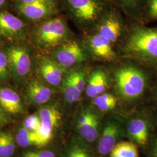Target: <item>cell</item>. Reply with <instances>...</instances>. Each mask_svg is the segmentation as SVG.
Segmentation results:
<instances>
[{
  "mask_svg": "<svg viewBox=\"0 0 157 157\" xmlns=\"http://www.w3.org/2000/svg\"><path fill=\"white\" fill-rule=\"evenodd\" d=\"M134 25L121 40L122 54L136 62L157 66V27Z\"/></svg>",
  "mask_w": 157,
  "mask_h": 157,
  "instance_id": "6da1fadb",
  "label": "cell"
},
{
  "mask_svg": "<svg viewBox=\"0 0 157 157\" xmlns=\"http://www.w3.org/2000/svg\"><path fill=\"white\" fill-rule=\"evenodd\" d=\"M67 15L81 31L92 32L111 5L107 0H62Z\"/></svg>",
  "mask_w": 157,
  "mask_h": 157,
  "instance_id": "7a4b0ae2",
  "label": "cell"
},
{
  "mask_svg": "<svg viewBox=\"0 0 157 157\" xmlns=\"http://www.w3.org/2000/svg\"><path fill=\"white\" fill-rule=\"evenodd\" d=\"M30 37L36 47L48 52L73 38L65 19L56 15L37 23L32 30Z\"/></svg>",
  "mask_w": 157,
  "mask_h": 157,
  "instance_id": "3957f363",
  "label": "cell"
},
{
  "mask_svg": "<svg viewBox=\"0 0 157 157\" xmlns=\"http://www.w3.org/2000/svg\"><path fill=\"white\" fill-rule=\"evenodd\" d=\"M113 77L118 93L126 100H135L146 90L147 76L136 63L125 62L119 65L113 70Z\"/></svg>",
  "mask_w": 157,
  "mask_h": 157,
  "instance_id": "277c9868",
  "label": "cell"
},
{
  "mask_svg": "<svg viewBox=\"0 0 157 157\" xmlns=\"http://www.w3.org/2000/svg\"><path fill=\"white\" fill-rule=\"evenodd\" d=\"M9 63L11 78L17 84H22L28 80L32 73L33 59L26 47L12 45L6 51Z\"/></svg>",
  "mask_w": 157,
  "mask_h": 157,
  "instance_id": "5b68a950",
  "label": "cell"
},
{
  "mask_svg": "<svg viewBox=\"0 0 157 157\" xmlns=\"http://www.w3.org/2000/svg\"><path fill=\"white\" fill-rule=\"evenodd\" d=\"M48 55L69 70L82 65L89 58L83 42L73 38L50 51Z\"/></svg>",
  "mask_w": 157,
  "mask_h": 157,
  "instance_id": "8992f818",
  "label": "cell"
},
{
  "mask_svg": "<svg viewBox=\"0 0 157 157\" xmlns=\"http://www.w3.org/2000/svg\"><path fill=\"white\" fill-rule=\"evenodd\" d=\"M126 31L122 13L110 5L93 32L109 40L115 45L123 39Z\"/></svg>",
  "mask_w": 157,
  "mask_h": 157,
  "instance_id": "52a82bcc",
  "label": "cell"
},
{
  "mask_svg": "<svg viewBox=\"0 0 157 157\" xmlns=\"http://www.w3.org/2000/svg\"><path fill=\"white\" fill-rule=\"evenodd\" d=\"M86 35L83 42L89 58L105 63H113L118 60L114 45L109 40L93 32Z\"/></svg>",
  "mask_w": 157,
  "mask_h": 157,
  "instance_id": "ba28073f",
  "label": "cell"
},
{
  "mask_svg": "<svg viewBox=\"0 0 157 157\" xmlns=\"http://www.w3.org/2000/svg\"><path fill=\"white\" fill-rule=\"evenodd\" d=\"M36 69L41 80L52 87L61 86L63 79L69 71L49 55L40 56L37 58Z\"/></svg>",
  "mask_w": 157,
  "mask_h": 157,
  "instance_id": "9c48e42d",
  "label": "cell"
},
{
  "mask_svg": "<svg viewBox=\"0 0 157 157\" xmlns=\"http://www.w3.org/2000/svg\"><path fill=\"white\" fill-rule=\"evenodd\" d=\"M15 7L21 15L29 21L37 23L56 16L59 12L58 6L43 2H15Z\"/></svg>",
  "mask_w": 157,
  "mask_h": 157,
  "instance_id": "30bf717a",
  "label": "cell"
},
{
  "mask_svg": "<svg viewBox=\"0 0 157 157\" xmlns=\"http://www.w3.org/2000/svg\"><path fill=\"white\" fill-rule=\"evenodd\" d=\"M52 90L48 84L39 78H30L25 89V96L29 104L43 105L50 101Z\"/></svg>",
  "mask_w": 157,
  "mask_h": 157,
  "instance_id": "8fae6325",
  "label": "cell"
},
{
  "mask_svg": "<svg viewBox=\"0 0 157 157\" xmlns=\"http://www.w3.org/2000/svg\"><path fill=\"white\" fill-rule=\"evenodd\" d=\"M26 25L19 17L9 12L0 11V34L8 39H22Z\"/></svg>",
  "mask_w": 157,
  "mask_h": 157,
  "instance_id": "7c38bea8",
  "label": "cell"
},
{
  "mask_svg": "<svg viewBox=\"0 0 157 157\" xmlns=\"http://www.w3.org/2000/svg\"><path fill=\"white\" fill-rule=\"evenodd\" d=\"M107 1L130 20L139 22L144 19L147 0Z\"/></svg>",
  "mask_w": 157,
  "mask_h": 157,
  "instance_id": "4fadbf2b",
  "label": "cell"
},
{
  "mask_svg": "<svg viewBox=\"0 0 157 157\" xmlns=\"http://www.w3.org/2000/svg\"><path fill=\"white\" fill-rule=\"evenodd\" d=\"M41 125L37 131L40 135L48 137H52L53 130L58 126L61 119L59 110L53 105L41 107L39 110Z\"/></svg>",
  "mask_w": 157,
  "mask_h": 157,
  "instance_id": "5bb4252c",
  "label": "cell"
},
{
  "mask_svg": "<svg viewBox=\"0 0 157 157\" xmlns=\"http://www.w3.org/2000/svg\"><path fill=\"white\" fill-rule=\"evenodd\" d=\"M0 107L7 113L18 115L23 112L22 101L16 91L7 87H0Z\"/></svg>",
  "mask_w": 157,
  "mask_h": 157,
  "instance_id": "9a60e30c",
  "label": "cell"
},
{
  "mask_svg": "<svg viewBox=\"0 0 157 157\" xmlns=\"http://www.w3.org/2000/svg\"><path fill=\"white\" fill-rule=\"evenodd\" d=\"M85 91L88 97L94 98L104 93L108 87V78L107 72L102 69H96L91 72L87 81Z\"/></svg>",
  "mask_w": 157,
  "mask_h": 157,
  "instance_id": "2e32d148",
  "label": "cell"
},
{
  "mask_svg": "<svg viewBox=\"0 0 157 157\" xmlns=\"http://www.w3.org/2000/svg\"><path fill=\"white\" fill-rule=\"evenodd\" d=\"M119 134L117 125L113 123H108L105 126L99 141L98 149L102 155L110 153L115 146Z\"/></svg>",
  "mask_w": 157,
  "mask_h": 157,
  "instance_id": "e0dca14e",
  "label": "cell"
},
{
  "mask_svg": "<svg viewBox=\"0 0 157 157\" xmlns=\"http://www.w3.org/2000/svg\"><path fill=\"white\" fill-rule=\"evenodd\" d=\"M130 135L140 145H145L148 141V128L143 119H135L130 122L128 126Z\"/></svg>",
  "mask_w": 157,
  "mask_h": 157,
  "instance_id": "ac0fdd59",
  "label": "cell"
},
{
  "mask_svg": "<svg viewBox=\"0 0 157 157\" xmlns=\"http://www.w3.org/2000/svg\"><path fill=\"white\" fill-rule=\"evenodd\" d=\"M61 86L64 98L67 103L73 104L80 100L82 93L75 84L70 70L63 79Z\"/></svg>",
  "mask_w": 157,
  "mask_h": 157,
  "instance_id": "d6986e66",
  "label": "cell"
},
{
  "mask_svg": "<svg viewBox=\"0 0 157 157\" xmlns=\"http://www.w3.org/2000/svg\"><path fill=\"white\" fill-rule=\"evenodd\" d=\"M79 131L83 137L88 141H94L98 137V120L92 113L90 119L85 124L78 125Z\"/></svg>",
  "mask_w": 157,
  "mask_h": 157,
  "instance_id": "ffe728a7",
  "label": "cell"
},
{
  "mask_svg": "<svg viewBox=\"0 0 157 157\" xmlns=\"http://www.w3.org/2000/svg\"><path fill=\"white\" fill-rule=\"evenodd\" d=\"M110 157H139V152L135 144L123 141L115 145L110 152Z\"/></svg>",
  "mask_w": 157,
  "mask_h": 157,
  "instance_id": "44dd1931",
  "label": "cell"
},
{
  "mask_svg": "<svg viewBox=\"0 0 157 157\" xmlns=\"http://www.w3.org/2000/svg\"><path fill=\"white\" fill-rule=\"evenodd\" d=\"M15 150V141L8 132H0V157H10Z\"/></svg>",
  "mask_w": 157,
  "mask_h": 157,
  "instance_id": "7402d4cb",
  "label": "cell"
},
{
  "mask_svg": "<svg viewBox=\"0 0 157 157\" xmlns=\"http://www.w3.org/2000/svg\"><path fill=\"white\" fill-rule=\"evenodd\" d=\"M94 104L102 112L114 109L117 105V99L115 96L109 93H102L94 98Z\"/></svg>",
  "mask_w": 157,
  "mask_h": 157,
  "instance_id": "603a6c76",
  "label": "cell"
},
{
  "mask_svg": "<svg viewBox=\"0 0 157 157\" xmlns=\"http://www.w3.org/2000/svg\"><path fill=\"white\" fill-rule=\"evenodd\" d=\"M16 141L18 145L22 147L37 145V133L31 132L23 127L19 129L16 136Z\"/></svg>",
  "mask_w": 157,
  "mask_h": 157,
  "instance_id": "cb8c5ba5",
  "label": "cell"
},
{
  "mask_svg": "<svg viewBox=\"0 0 157 157\" xmlns=\"http://www.w3.org/2000/svg\"><path fill=\"white\" fill-rule=\"evenodd\" d=\"M11 78L9 63L6 51H0V82H6Z\"/></svg>",
  "mask_w": 157,
  "mask_h": 157,
  "instance_id": "d4e9b609",
  "label": "cell"
},
{
  "mask_svg": "<svg viewBox=\"0 0 157 157\" xmlns=\"http://www.w3.org/2000/svg\"><path fill=\"white\" fill-rule=\"evenodd\" d=\"M144 19L148 21H157V0H147Z\"/></svg>",
  "mask_w": 157,
  "mask_h": 157,
  "instance_id": "484cf974",
  "label": "cell"
},
{
  "mask_svg": "<svg viewBox=\"0 0 157 157\" xmlns=\"http://www.w3.org/2000/svg\"><path fill=\"white\" fill-rule=\"evenodd\" d=\"M41 121L38 113H34L29 115L23 122V127L31 132H36L39 129Z\"/></svg>",
  "mask_w": 157,
  "mask_h": 157,
  "instance_id": "4316f807",
  "label": "cell"
},
{
  "mask_svg": "<svg viewBox=\"0 0 157 157\" xmlns=\"http://www.w3.org/2000/svg\"><path fill=\"white\" fill-rule=\"evenodd\" d=\"M28 157H55V154L51 151H28L24 154Z\"/></svg>",
  "mask_w": 157,
  "mask_h": 157,
  "instance_id": "83f0119b",
  "label": "cell"
},
{
  "mask_svg": "<svg viewBox=\"0 0 157 157\" xmlns=\"http://www.w3.org/2000/svg\"><path fill=\"white\" fill-rule=\"evenodd\" d=\"M67 157H90L88 154L82 149L75 148L69 154Z\"/></svg>",
  "mask_w": 157,
  "mask_h": 157,
  "instance_id": "f1b7e54d",
  "label": "cell"
},
{
  "mask_svg": "<svg viewBox=\"0 0 157 157\" xmlns=\"http://www.w3.org/2000/svg\"><path fill=\"white\" fill-rule=\"evenodd\" d=\"M15 2H25V3H29V2H43V3H47L51 5L58 6L59 0H15Z\"/></svg>",
  "mask_w": 157,
  "mask_h": 157,
  "instance_id": "f546056e",
  "label": "cell"
},
{
  "mask_svg": "<svg viewBox=\"0 0 157 157\" xmlns=\"http://www.w3.org/2000/svg\"><path fill=\"white\" fill-rule=\"evenodd\" d=\"M8 122V119L6 116V112L0 107V127L4 126Z\"/></svg>",
  "mask_w": 157,
  "mask_h": 157,
  "instance_id": "4dcf8cb0",
  "label": "cell"
},
{
  "mask_svg": "<svg viewBox=\"0 0 157 157\" xmlns=\"http://www.w3.org/2000/svg\"><path fill=\"white\" fill-rule=\"evenodd\" d=\"M8 6V0H0V10H4Z\"/></svg>",
  "mask_w": 157,
  "mask_h": 157,
  "instance_id": "1f68e13d",
  "label": "cell"
},
{
  "mask_svg": "<svg viewBox=\"0 0 157 157\" xmlns=\"http://www.w3.org/2000/svg\"><path fill=\"white\" fill-rule=\"evenodd\" d=\"M23 157H26V156H25V155H23Z\"/></svg>",
  "mask_w": 157,
  "mask_h": 157,
  "instance_id": "d6a6232c",
  "label": "cell"
},
{
  "mask_svg": "<svg viewBox=\"0 0 157 157\" xmlns=\"http://www.w3.org/2000/svg\"></svg>",
  "mask_w": 157,
  "mask_h": 157,
  "instance_id": "836d02e7",
  "label": "cell"
}]
</instances>
